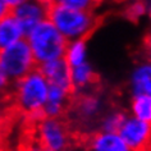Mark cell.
<instances>
[{
	"mask_svg": "<svg viewBox=\"0 0 151 151\" xmlns=\"http://www.w3.org/2000/svg\"><path fill=\"white\" fill-rule=\"evenodd\" d=\"M49 87L50 83L37 67L31 73L14 82L9 99L18 113L36 124L45 116L44 106L47 100Z\"/></svg>",
	"mask_w": 151,
	"mask_h": 151,
	"instance_id": "obj_1",
	"label": "cell"
},
{
	"mask_svg": "<svg viewBox=\"0 0 151 151\" xmlns=\"http://www.w3.org/2000/svg\"><path fill=\"white\" fill-rule=\"evenodd\" d=\"M47 19L69 41L90 36L99 23V19L93 17L92 12L68 8L56 3L47 6Z\"/></svg>",
	"mask_w": 151,
	"mask_h": 151,
	"instance_id": "obj_2",
	"label": "cell"
},
{
	"mask_svg": "<svg viewBox=\"0 0 151 151\" xmlns=\"http://www.w3.org/2000/svg\"><path fill=\"white\" fill-rule=\"evenodd\" d=\"M27 41L39 65L63 58L70 44V41L49 19L37 24L27 37Z\"/></svg>",
	"mask_w": 151,
	"mask_h": 151,
	"instance_id": "obj_3",
	"label": "cell"
},
{
	"mask_svg": "<svg viewBox=\"0 0 151 151\" xmlns=\"http://www.w3.org/2000/svg\"><path fill=\"white\" fill-rule=\"evenodd\" d=\"M0 67L16 82L39 67L27 39H22L9 47L0 50Z\"/></svg>",
	"mask_w": 151,
	"mask_h": 151,
	"instance_id": "obj_4",
	"label": "cell"
},
{
	"mask_svg": "<svg viewBox=\"0 0 151 151\" xmlns=\"http://www.w3.org/2000/svg\"><path fill=\"white\" fill-rule=\"evenodd\" d=\"M35 133L41 149L65 151L72 142L70 131L62 118H41L35 124Z\"/></svg>",
	"mask_w": 151,
	"mask_h": 151,
	"instance_id": "obj_5",
	"label": "cell"
},
{
	"mask_svg": "<svg viewBox=\"0 0 151 151\" xmlns=\"http://www.w3.org/2000/svg\"><path fill=\"white\" fill-rule=\"evenodd\" d=\"M131 151H151V124L127 115L119 129Z\"/></svg>",
	"mask_w": 151,
	"mask_h": 151,
	"instance_id": "obj_6",
	"label": "cell"
},
{
	"mask_svg": "<svg viewBox=\"0 0 151 151\" xmlns=\"http://www.w3.org/2000/svg\"><path fill=\"white\" fill-rule=\"evenodd\" d=\"M13 14L23 29L24 39H27L37 24L47 19V6L40 4L36 0H26L13 8Z\"/></svg>",
	"mask_w": 151,
	"mask_h": 151,
	"instance_id": "obj_7",
	"label": "cell"
},
{
	"mask_svg": "<svg viewBox=\"0 0 151 151\" xmlns=\"http://www.w3.org/2000/svg\"><path fill=\"white\" fill-rule=\"evenodd\" d=\"M39 69L42 72V74L50 85L59 86V87L74 92L73 83H72V67L64 56L40 64Z\"/></svg>",
	"mask_w": 151,
	"mask_h": 151,
	"instance_id": "obj_8",
	"label": "cell"
},
{
	"mask_svg": "<svg viewBox=\"0 0 151 151\" xmlns=\"http://www.w3.org/2000/svg\"><path fill=\"white\" fill-rule=\"evenodd\" d=\"M73 95L74 92L69 90L50 85L47 100L44 106V115L50 118H62L68 109H70Z\"/></svg>",
	"mask_w": 151,
	"mask_h": 151,
	"instance_id": "obj_9",
	"label": "cell"
},
{
	"mask_svg": "<svg viewBox=\"0 0 151 151\" xmlns=\"http://www.w3.org/2000/svg\"><path fill=\"white\" fill-rule=\"evenodd\" d=\"M88 151H131L119 132L97 131L86 141Z\"/></svg>",
	"mask_w": 151,
	"mask_h": 151,
	"instance_id": "obj_10",
	"label": "cell"
},
{
	"mask_svg": "<svg viewBox=\"0 0 151 151\" xmlns=\"http://www.w3.org/2000/svg\"><path fill=\"white\" fill-rule=\"evenodd\" d=\"M103 110V101L93 93H81L74 101L73 114L82 123H88L96 119Z\"/></svg>",
	"mask_w": 151,
	"mask_h": 151,
	"instance_id": "obj_11",
	"label": "cell"
},
{
	"mask_svg": "<svg viewBox=\"0 0 151 151\" xmlns=\"http://www.w3.org/2000/svg\"><path fill=\"white\" fill-rule=\"evenodd\" d=\"M129 90L132 96L147 95L151 96V62L138 63L131 73Z\"/></svg>",
	"mask_w": 151,
	"mask_h": 151,
	"instance_id": "obj_12",
	"label": "cell"
},
{
	"mask_svg": "<svg viewBox=\"0 0 151 151\" xmlns=\"http://www.w3.org/2000/svg\"><path fill=\"white\" fill-rule=\"evenodd\" d=\"M22 39H24L23 29L13 12L0 19V50H4Z\"/></svg>",
	"mask_w": 151,
	"mask_h": 151,
	"instance_id": "obj_13",
	"label": "cell"
},
{
	"mask_svg": "<svg viewBox=\"0 0 151 151\" xmlns=\"http://www.w3.org/2000/svg\"><path fill=\"white\" fill-rule=\"evenodd\" d=\"M97 81V76L93 68L87 62L72 68V83H73L74 93L82 92Z\"/></svg>",
	"mask_w": 151,
	"mask_h": 151,
	"instance_id": "obj_14",
	"label": "cell"
},
{
	"mask_svg": "<svg viewBox=\"0 0 151 151\" xmlns=\"http://www.w3.org/2000/svg\"><path fill=\"white\" fill-rule=\"evenodd\" d=\"M129 115L151 124V96H132L129 104Z\"/></svg>",
	"mask_w": 151,
	"mask_h": 151,
	"instance_id": "obj_15",
	"label": "cell"
},
{
	"mask_svg": "<svg viewBox=\"0 0 151 151\" xmlns=\"http://www.w3.org/2000/svg\"><path fill=\"white\" fill-rule=\"evenodd\" d=\"M87 37L88 36H85L78 40L70 41L64 58L67 59V62L69 63L72 68L86 62V39Z\"/></svg>",
	"mask_w": 151,
	"mask_h": 151,
	"instance_id": "obj_16",
	"label": "cell"
},
{
	"mask_svg": "<svg viewBox=\"0 0 151 151\" xmlns=\"http://www.w3.org/2000/svg\"><path fill=\"white\" fill-rule=\"evenodd\" d=\"M127 115L122 110H111L106 113L100 119V129L101 131H109V132H119L120 127L123 126Z\"/></svg>",
	"mask_w": 151,
	"mask_h": 151,
	"instance_id": "obj_17",
	"label": "cell"
},
{
	"mask_svg": "<svg viewBox=\"0 0 151 151\" xmlns=\"http://www.w3.org/2000/svg\"><path fill=\"white\" fill-rule=\"evenodd\" d=\"M54 3L59 5L68 6V8L87 10V12H93V9L96 8V4L92 0H54Z\"/></svg>",
	"mask_w": 151,
	"mask_h": 151,
	"instance_id": "obj_18",
	"label": "cell"
},
{
	"mask_svg": "<svg viewBox=\"0 0 151 151\" xmlns=\"http://www.w3.org/2000/svg\"><path fill=\"white\" fill-rule=\"evenodd\" d=\"M13 83L14 82L10 80V77L5 73V70L0 67V100L6 99V97L10 96Z\"/></svg>",
	"mask_w": 151,
	"mask_h": 151,
	"instance_id": "obj_19",
	"label": "cell"
},
{
	"mask_svg": "<svg viewBox=\"0 0 151 151\" xmlns=\"http://www.w3.org/2000/svg\"><path fill=\"white\" fill-rule=\"evenodd\" d=\"M146 10H147V6L145 3L141 1V0H137V1H134L133 4L127 9V17L132 21H136V19H138Z\"/></svg>",
	"mask_w": 151,
	"mask_h": 151,
	"instance_id": "obj_20",
	"label": "cell"
},
{
	"mask_svg": "<svg viewBox=\"0 0 151 151\" xmlns=\"http://www.w3.org/2000/svg\"><path fill=\"white\" fill-rule=\"evenodd\" d=\"M6 126H8V113H6V109L3 108L0 104V136L5 132Z\"/></svg>",
	"mask_w": 151,
	"mask_h": 151,
	"instance_id": "obj_21",
	"label": "cell"
},
{
	"mask_svg": "<svg viewBox=\"0 0 151 151\" xmlns=\"http://www.w3.org/2000/svg\"><path fill=\"white\" fill-rule=\"evenodd\" d=\"M12 12H13L12 6H10L5 0H0V19H3V18L6 17Z\"/></svg>",
	"mask_w": 151,
	"mask_h": 151,
	"instance_id": "obj_22",
	"label": "cell"
},
{
	"mask_svg": "<svg viewBox=\"0 0 151 151\" xmlns=\"http://www.w3.org/2000/svg\"><path fill=\"white\" fill-rule=\"evenodd\" d=\"M143 47H145L146 55H147V60L151 62V32L147 33L143 39Z\"/></svg>",
	"mask_w": 151,
	"mask_h": 151,
	"instance_id": "obj_23",
	"label": "cell"
},
{
	"mask_svg": "<svg viewBox=\"0 0 151 151\" xmlns=\"http://www.w3.org/2000/svg\"><path fill=\"white\" fill-rule=\"evenodd\" d=\"M8 4L12 6V8H16L17 5H19V4H22V3H24L26 0H5Z\"/></svg>",
	"mask_w": 151,
	"mask_h": 151,
	"instance_id": "obj_24",
	"label": "cell"
},
{
	"mask_svg": "<svg viewBox=\"0 0 151 151\" xmlns=\"http://www.w3.org/2000/svg\"><path fill=\"white\" fill-rule=\"evenodd\" d=\"M36 1H39L40 4H42V5H45V6H49L50 4H52V3H54V0H36Z\"/></svg>",
	"mask_w": 151,
	"mask_h": 151,
	"instance_id": "obj_25",
	"label": "cell"
},
{
	"mask_svg": "<svg viewBox=\"0 0 151 151\" xmlns=\"http://www.w3.org/2000/svg\"><path fill=\"white\" fill-rule=\"evenodd\" d=\"M0 151H4V146H3V138L0 136Z\"/></svg>",
	"mask_w": 151,
	"mask_h": 151,
	"instance_id": "obj_26",
	"label": "cell"
},
{
	"mask_svg": "<svg viewBox=\"0 0 151 151\" xmlns=\"http://www.w3.org/2000/svg\"><path fill=\"white\" fill-rule=\"evenodd\" d=\"M92 1H93V3H95V4H96V6H97V5H99V4H100V3H101V0H92Z\"/></svg>",
	"mask_w": 151,
	"mask_h": 151,
	"instance_id": "obj_27",
	"label": "cell"
},
{
	"mask_svg": "<svg viewBox=\"0 0 151 151\" xmlns=\"http://www.w3.org/2000/svg\"><path fill=\"white\" fill-rule=\"evenodd\" d=\"M147 12H149V16H150V18H151V4H150L149 8H147Z\"/></svg>",
	"mask_w": 151,
	"mask_h": 151,
	"instance_id": "obj_28",
	"label": "cell"
},
{
	"mask_svg": "<svg viewBox=\"0 0 151 151\" xmlns=\"http://www.w3.org/2000/svg\"><path fill=\"white\" fill-rule=\"evenodd\" d=\"M41 151H54V150H46V149H42Z\"/></svg>",
	"mask_w": 151,
	"mask_h": 151,
	"instance_id": "obj_29",
	"label": "cell"
}]
</instances>
